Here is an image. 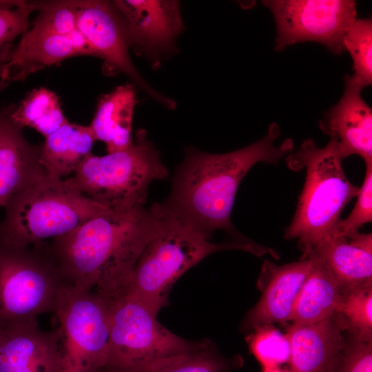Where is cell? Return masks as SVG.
Returning a JSON list of instances; mask_svg holds the SVG:
<instances>
[{
    "instance_id": "23",
    "label": "cell",
    "mask_w": 372,
    "mask_h": 372,
    "mask_svg": "<svg viewBox=\"0 0 372 372\" xmlns=\"http://www.w3.org/2000/svg\"><path fill=\"white\" fill-rule=\"evenodd\" d=\"M8 110L14 124L22 129L33 128L45 138L68 121L61 110L59 96L43 87L31 90L17 105Z\"/></svg>"
},
{
    "instance_id": "13",
    "label": "cell",
    "mask_w": 372,
    "mask_h": 372,
    "mask_svg": "<svg viewBox=\"0 0 372 372\" xmlns=\"http://www.w3.org/2000/svg\"><path fill=\"white\" fill-rule=\"evenodd\" d=\"M364 89L350 75L339 101L319 121L321 130L335 143L342 159L358 155L372 163V110L362 99Z\"/></svg>"
},
{
    "instance_id": "31",
    "label": "cell",
    "mask_w": 372,
    "mask_h": 372,
    "mask_svg": "<svg viewBox=\"0 0 372 372\" xmlns=\"http://www.w3.org/2000/svg\"><path fill=\"white\" fill-rule=\"evenodd\" d=\"M327 372H372V341L343 344Z\"/></svg>"
},
{
    "instance_id": "26",
    "label": "cell",
    "mask_w": 372,
    "mask_h": 372,
    "mask_svg": "<svg viewBox=\"0 0 372 372\" xmlns=\"http://www.w3.org/2000/svg\"><path fill=\"white\" fill-rule=\"evenodd\" d=\"M38 10V1H0V68L12 51L14 39L23 34L30 14Z\"/></svg>"
},
{
    "instance_id": "21",
    "label": "cell",
    "mask_w": 372,
    "mask_h": 372,
    "mask_svg": "<svg viewBox=\"0 0 372 372\" xmlns=\"http://www.w3.org/2000/svg\"><path fill=\"white\" fill-rule=\"evenodd\" d=\"M312 267L296 301L293 324H311L327 320L336 313L342 292L339 284L325 264L313 254Z\"/></svg>"
},
{
    "instance_id": "27",
    "label": "cell",
    "mask_w": 372,
    "mask_h": 372,
    "mask_svg": "<svg viewBox=\"0 0 372 372\" xmlns=\"http://www.w3.org/2000/svg\"><path fill=\"white\" fill-rule=\"evenodd\" d=\"M335 313L346 317L356 339L372 341V287L342 293Z\"/></svg>"
},
{
    "instance_id": "32",
    "label": "cell",
    "mask_w": 372,
    "mask_h": 372,
    "mask_svg": "<svg viewBox=\"0 0 372 372\" xmlns=\"http://www.w3.org/2000/svg\"><path fill=\"white\" fill-rule=\"evenodd\" d=\"M262 372H290L289 369H282L281 367H275L269 369H263Z\"/></svg>"
},
{
    "instance_id": "7",
    "label": "cell",
    "mask_w": 372,
    "mask_h": 372,
    "mask_svg": "<svg viewBox=\"0 0 372 372\" xmlns=\"http://www.w3.org/2000/svg\"><path fill=\"white\" fill-rule=\"evenodd\" d=\"M65 285L47 242L0 244V329L37 322L39 316L53 313Z\"/></svg>"
},
{
    "instance_id": "9",
    "label": "cell",
    "mask_w": 372,
    "mask_h": 372,
    "mask_svg": "<svg viewBox=\"0 0 372 372\" xmlns=\"http://www.w3.org/2000/svg\"><path fill=\"white\" fill-rule=\"evenodd\" d=\"M53 313L59 322L60 372H101L108 354L110 310L93 291L65 285Z\"/></svg>"
},
{
    "instance_id": "5",
    "label": "cell",
    "mask_w": 372,
    "mask_h": 372,
    "mask_svg": "<svg viewBox=\"0 0 372 372\" xmlns=\"http://www.w3.org/2000/svg\"><path fill=\"white\" fill-rule=\"evenodd\" d=\"M0 244L39 245L70 232L85 221L111 211L47 173L5 205Z\"/></svg>"
},
{
    "instance_id": "24",
    "label": "cell",
    "mask_w": 372,
    "mask_h": 372,
    "mask_svg": "<svg viewBox=\"0 0 372 372\" xmlns=\"http://www.w3.org/2000/svg\"><path fill=\"white\" fill-rule=\"evenodd\" d=\"M242 363L240 358L223 357L208 341L199 349L158 360L142 372H231Z\"/></svg>"
},
{
    "instance_id": "20",
    "label": "cell",
    "mask_w": 372,
    "mask_h": 372,
    "mask_svg": "<svg viewBox=\"0 0 372 372\" xmlns=\"http://www.w3.org/2000/svg\"><path fill=\"white\" fill-rule=\"evenodd\" d=\"M136 103L134 87L129 83L119 85L99 99L90 127L96 141L105 143L108 153L133 145L132 125Z\"/></svg>"
},
{
    "instance_id": "30",
    "label": "cell",
    "mask_w": 372,
    "mask_h": 372,
    "mask_svg": "<svg viewBox=\"0 0 372 372\" xmlns=\"http://www.w3.org/2000/svg\"><path fill=\"white\" fill-rule=\"evenodd\" d=\"M365 165L364 180L356 196L354 208L345 219L339 220L332 236L349 237L358 232L360 227L372 220V163Z\"/></svg>"
},
{
    "instance_id": "19",
    "label": "cell",
    "mask_w": 372,
    "mask_h": 372,
    "mask_svg": "<svg viewBox=\"0 0 372 372\" xmlns=\"http://www.w3.org/2000/svg\"><path fill=\"white\" fill-rule=\"evenodd\" d=\"M335 314L315 323L293 324L288 329L290 372L328 371L344 344Z\"/></svg>"
},
{
    "instance_id": "25",
    "label": "cell",
    "mask_w": 372,
    "mask_h": 372,
    "mask_svg": "<svg viewBox=\"0 0 372 372\" xmlns=\"http://www.w3.org/2000/svg\"><path fill=\"white\" fill-rule=\"evenodd\" d=\"M344 50L352 58L354 73L351 76L362 87L372 83V20L357 19L344 38Z\"/></svg>"
},
{
    "instance_id": "14",
    "label": "cell",
    "mask_w": 372,
    "mask_h": 372,
    "mask_svg": "<svg viewBox=\"0 0 372 372\" xmlns=\"http://www.w3.org/2000/svg\"><path fill=\"white\" fill-rule=\"evenodd\" d=\"M81 55L92 56L78 30L66 36L27 30L0 68V90L9 83L23 81L46 67Z\"/></svg>"
},
{
    "instance_id": "18",
    "label": "cell",
    "mask_w": 372,
    "mask_h": 372,
    "mask_svg": "<svg viewBox=\"0 0 372 372\" xmlns=\"http://www.w3.org/2000/svg\"><path fill=\"white\" fill-rule=\"evenodd\" d=\"M310 253L325 264L339 284L342 293L372 287L371 233L358 231L349 237H329Z\"/></svg>"
},
{
    "instance_id": "8",
    "label": "cell",
    "mask_w": 372,
    "mask_h": 372,
    "mask_svg": "<svg viewBox=\"0 0 372 372\" xmlns=\"http://www.w3.org/2000/svg\"><path fill=\"white\" fill-rule=\"evenodd\" d=\"M107 302L110 338L101 372H142L158 360L199 349L208 342L175 335L157 320L156 311L127 293Z\"/></svg>"
},
{
    "instance_id": "12",
    "label": "cell",
    "mask_w": 372,
    "mask_h": 372,
    "mask_svg": "<svg viewBox=\"0 0 372 372\" xmlns=\"http://www.w3.org/2000/svg\"><path fill=\"white\" fill-rule=\"evenodd\" d=\"M120 14L130 48L153 64L176 51V41L184 30L180 3L173 0L112 1Z\"/></svg>"
},
{
    "instance_id": "11",
    "label": "cell",
    "mask_w": 372,
    "mask_h": 372,
    "mask_svg": "<svg viewBox=\"0 0 372 372\" xmlns=\"http://www.w3.org/2000/svg\"><path fill=\"white\" fill-rule=\"evenodd\" d=\"M74 1L77 30L85 39L92 56L103 60L107 73H123L157 103L169 110L174 109V101L150 86L134 66L129 54L125 28L113 2Z\"/></svg>"
},
{
    "instance_id": "3",
    "label": "cell",
    "mask_w": 372,
    "mask_h": 372,
    "mask_svg": "<svg viewBox=\"0 0 372 372\" xmlns=\"http://www.w3.org/2000/svg\"><path fill=\"white\" fill-rule=\"evenodd\" d=\"M155 230L135 265L126 293L155 311L165 307L169 290L188 269L216 251L239 249L260 256L273 251L254 241L213 243L203 232L165 209L153 204Z\"/></svg>"
},
{
    "instance_id": "28",
    "label": "cell",
    "mask_w": 372,
    "mask_h": 372,
    "mask_svg": "<svg viewBox=\"0 0 372 372\" xmlns=\"http://www.w3.org/2000/svg\"><path fill=\"white\" fill-rule=\"evenodd\" d=\"M254 330L247 342L263 369L281 367L289 363L290 347L286 335L269 325L259 327Z\"/></svg>"
},
{
    "instance_id": "29",
    "label": "cell",
    "mask_w": 372,
    "mask_h": 372,
    "mask_svg": "<svg viewBox=\"0 0 372 372\" xmlns=\"http://www.w3.org/2000/svg\"><path fill=\"white\" fill-rule=\"evenodd\" d=\"M39 13L31 30L48 34L66 36L77 30L75 1H38Z\"/></svg>"
},
{
    "instance_id": "10",
    "label": "cell",
    "mask_w": 372,
    "mask_h": 372,
    "mask_svg": "<svg viewBox=\"0 0 372 372\" xmlns=\"http://www.w3.org/2000/svg\"><path fill=\"white\" fill-rule=\"evenodd\" d=\"M276 23L274 49L312 41L325 46L335 55L345 51L344 38L357 19L352 0H266Z\"/></svg>"
},
{
    "instance_id": "6",
    "label": "cell",
    "mask_w": 372,
    "mask_h": 372,
    "mask_svg": "<svg viewBox=\"0 0 372 372\" xmlns=\"http://www.w3.org/2000/svg\"><path fill=\"white\" fill-rule=\"evenodd\" d=\"M167 176L160 153L140 130L131 147L101 156L90 154L65 181L107 209L124 211L144 207L149 184Z\"/></svg>"
},
{
    "instance_id": "17",
    "label": "cell",
    "mask_w": 372,
    "mask_h": 372,
    "mask_svg": "<svg viewBox=\"0 0 372 372\" xmlns=\"http://www.w3.org/2000/svg\"><path fill=\"white\" fill-rule=\"evenodd\" d=\"M22 130L10 120L8 108L0 111V208L46 173L41 145L31 144Z\"/></svg>"
},
{
    "instance_id": "22",
    "label": "cell",
    "mask_w": 372,
    "mask_h": 372,
    "mask_svg": "<svg viewBox=\"0 0 372 372\" xmlns=\"http://www.w3.org/2000/svg\"><path fill=\"white\" fill-rule=\"evenodd\" d=\"M94 135L90 127L68 121L45 137L41 148V163L45 172L54 178L74 173L91 154Z\"/></svg>"
},
{
    "instance_id": "1",
    "label": "cell",
    "mask_w": 372,
    "mask_h": 372,
    "mask_svg": "<svg viewBox=\"0 0 372 372\" xmlns=\"http://www.w3.org/2000/svg\"><path fill=\"white\" fill-rule=\"evenodd\" d=\"M156 218L153 205L108 211L47 246L68 285L110 300L126 292Z\"/></svg>"
},
{
    "instance_id": "4",
    "label": "cell",
    "mask_w": 372,
    "mask_h": 372,
    "mask_svg": "<svg viewBox=\"0 0 372 372\" xmlns=\"http://www.w3.org/2000/svg\"><path fill=\"white\" fill-rule=\"evenodd\" d=\"M342 160L331 139L322 147L306 139L286 156L290 169L305 172L296 209L285 234V238L298 240L302 257L332 236L344 208L358 194L360 187L346 176Z\"/></svg>"
},
{
    "instance_id": "2",
    "label": "cell",
    "mask_w": 372,
    "mask_h": 372,
    "mask_svg": "<svg viewBox=\"0 0 372 372\" xmlns=\"http://www.w3.org/2000/svg\"><path fill=\"white\" fill-rule=\"evenodd\" d=\"M280 134L279 125L273 123L261 139L236 151L210 154L186 148L172 178L169 196L162 205L209 238L222 229L238 241H251L238 233L231 220L236 195L255 164L276 163L293 151L291 138L275 144Z\"/></svg>"
},
{
    "instance_id": "15",
    "label": "cell",
    "mask_w": 372,
    "mask_h": 372,
    "mask_svg": "<svg viewBox=\"0 0 372 372\" xmlns=\"http://www.w3.org/2000/svg\"><path fill=\"white\" fill-rule=\"evenodd\" d=\"M60 338L37 322L0 329V372H60Z\"/></svg>"
},
{
    "instance_id": "16",
    "label": "cell",
    "mask_w": 372,
    "mask_h": 372,
    "mask_svg": "<svg viewBox=\"0 0 372 372\" xmlns=\"http://www.w3.org/2000/svg\"><path fill=\"white\" fill-rule=\"evenodd\" d=\"M312 267L310 258L276 266L265 262L263 271L269 276L267 285L258 303L247 313L246 329L291 320L300 289Z\"/></svg>"
}]
</instances>
